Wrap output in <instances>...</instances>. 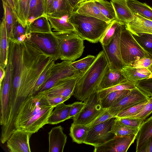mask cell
<instances>
[{"mask_svg":"<svg viewBox=\"0 0 152 152\" xmlns=\"http://www.w3.org/2000/svg\"><path fill=\"white\" fill-rule=\"evenodd\" d=\"M109 67L107 59L102 50L96 56L89 68L78 78L73 95L78 101L84 102L97 92L102 79Z\"/></svg>","mask_w":152,"mask_h":152,"instance_id":"cell-1","label":"cell"},{"mask_svg":"<svg viewBox=\"0 0 152 152\" xmlns=\"http://www.w3.org/2000/svg\"><path fill=\"white\" fill-rule=\"evenodd\" d=\"M67 20L73 25L75 32L84 40L92 43L99 41L111 22L73 12Z\"/></svg>","mask_w":152,"mask_h":152,"instance_id":"cell-2","label":"cell"},{"mask_svg":"<svg viewBox=\"0 0 152 152\" xmlns=\"http://www.w3.org/2000/svg\"><path fill=\"white\" fill-rule=\"evenodd\" d=\"M53 34L58 41L60 59L73 62L81 56L85 48L84 40L75 31Z\"/></svg>","mask_w":152,"mask_h":152,"instance_id":"cell-3","label":"cell"},{"mask_svg":"<svg viewBox=\"0 0 152 152\" xmlns=\"http://www.w3.org/2000/svg\"><path fill=\"white\" fill-rule=\"evenodd\" d=\"M120 45L122 59L125 65L129 66L136 61L144 57L152 58L126 29L125 24L121 34Z\"/></svg>","mask_w":152,"mask_h":152,"instance_id":"cell-4","label":"cell"},{"mask_svg":"<svg viewBox=\"0 0 152 152\" xmlns=\"http://www.w3.org/2000/svg\"><path fill=\"white\" fill-rule=\"evenodd\" d=\"M50 106L44 92L29 96L19 110L15 121V129L38 112Z\"/></svg>","mask_w":152,"mask_h":152,"instance_id":"cell-5","label":"cell"},{"mask_svg":"<svg viewBox=\"0 0 152 152\" xmlns=\"http://www.w3.org/2000/svg\"><path fill=\"white\" fill-rule=\"evenodd\" d=\"M85 105L81 112L73 117V123L88 124L100 116L107 109L102 108L97 92L84 102Z\"/></svg>","mask_w":152,"mask_h":152,"instance_id":"cell-6","label":"cell"},{"mask_svg":"<svg viewBox=\"0 0 152 152\" xmlns=\"http://www.w3.org/2000/svg\"><path fill=\"white\" fill-rule=\"evenodd\" d=\"M26 36V40L37 45L53 60L56 61L60 59L58 41L53 33H28Z\"/></svg>","mask_w":152,"mask_h":152,"instance_id":"cell-7","label":"cell"},{"mask_svg":"<svg viewBox=\"0 0 152 152\" xmlns=\"http://www.w3.org/2000/svg\"><path fill=\"white\" fill-rule=\"evenodd\" d=\"M5 71L4 77L0 83V124L1 128L6 125L9 115L10 92L12 82L11 63L9 58Z\"/></svg>","mask_w":152,"mask_h":152,"instance_id":"cell-8","label":"cell"},{"mask_svg":"<svg viewBox=\"0 0 152 152\" xmlns=\"http://www.w3.org/2000/svg\"><path fill=\"white\" fill-rule=\"evenodd\" d=\"M72 62L63 61L61 63L55 64L52 69L50 77L35 95L47 91L61 79L80 73L73 67Z\"/></svg>","mask_w":152,"mask_h":152,"instance_id":"cell-9","label":"cell"},{"mask_svg":"<svg viewBox=\"0 0 152 152\" xmlns=\"http://www.w3.org/2000/svg\"><path fill=\"white\" fill-rule=\"evenodd\" d=\"M115 117L90 127L84 143L94 147L101 145L115 135L110 132Z\"/></svg>","mask_w":152,"mask_h":152,"instance_id":"cell-10","label":"cell"},{"mask_svg":"<svg viewBox=\"0 0 152 152\" xmlns=\"http://www.w3.org/2000/svg\"><path fill=\"white\" fill-rule=\"evenodd\" d=\"M123 24L109 44L102 45L109 63L110 69L112 70L121 71L125 66L123 62L120 51V40Z\"/></svg>","mask_w":152,"mask_h":152,"instance_id":"cell-11","label":"cell"},{"mask_svg":"<svg viewBox=\"0 0 152 152\" xmlns=\"http://www.w3.org/2000/svg\"><path fill=\"white\" fill-rule=\"evenodd\" d=\"M149 98L147 95L136 86L121 99L108 109L110 113L115 117L116 115L120 112L148 100Z\"/></svg>","mask_w":152,"mask_h":152,"instance_id":"cell-12","label":"cell"},{"mask_svg":"<svg viewBox=\"0 0 152 152\" xmlns=\"http://www.w3.org/2000/svg\"><path fill=\"white\" fill-rule=\"evenodd\" d=\"M137 134L113 137L104 144L94 147V152H126L136 139Z\"/></svg>","mask_w":152,"mask_h":152,"instance_id":"cell-13","label":"cell"},{"mask_svg":"<svg viewBox=\"0 0 152 152\" xmlns=\"http://www.w3.org/2000/svg\"><path fill=\"white\" fill-rule=\"evenodd\" d=\"M33 134L21 129H16L7 141V147L10 152H30V138Z\"/></svg>","mask_w":152,"mask_h":152,"instance_id":"cell-14","label":"cell"},{"mask_svg":"<svg viewBox=\"0 0 152 152\" xmlns=\"http://www.w3.org/2000/svg\"><path fill=\"white\" fill-rule=\"evenodd\" d=\"M81 73L61 79L50 88L44 92L45 95L61 96L70 98L73 95L77 80Z\"/></svg>","mask_w":152,"mask_h":152,"instance_id":"cell-15","label":"cell"},{"mask_svg":"<svg viewBox=\"0 0 152 152\" xmlns=\"http://www.w3.org/2000/svg\"><path fill=\"white\" fill-rule=\"evenodd\" d=\"M55 107L50 106L40 110L20 125L17 129L33 134L37 132L48 124V118Z\"/></svg>","mask_w":152,"mask_h":152,"instance_id":"cell-16","label":"cell"},{"mask_svg":"<svg viewBox=\"0 0 152 152\" xmlns=\"http://www.w3.org/2000/svg\"><path fill=\"white\" fill-rule=\"evenodd\" d=\"M49 152H63L67 141V137L61 126L53 128L48 132Z\"/></svg>","mask_w":152,"mask_h":152,"instance_id":"cell-17","label":"cell"},{"mask_svg":"<svg viewBox=\"0 0 152 152\" xmlns=\"http://www.w3.org/2000/svg\"><path fill=\"white\" fill-rule=\"evenodd\" d=\"M126 29L132 34L137 35L142 33L152 34V21L134 13L132 21L125 24Z\"/></svg>","mask_w":152,"mask_h":152,"instance_id":"cell-18","label":"cell"},{"mask_svg":"<svg viewBox=\"0 0 152 152\" xmlns=\"http://www.w3.org/2000/svg\"><path fill=\"white\" fill-rule=\"evenodd\" d=\"M74 12L80 15L97 18L108 22H111L101 13L94 0H87L79 3L74 9Z\"/></svg>","mask_w":152,"mask_h":152,"instance_id":"cell-19","label":"cell"},{"mask_svg":"<svg viewBox=\"0 0 152 152\" xmlns=\"http://www.w3.org/2000/svg\"><path fill=\"white\" fill-rule=\"evenodd\" d=\"M110 2L118 21L125 24L133 20L134 13L128 5L127 0H111Z\"/></svg>","mask_w":152,"mask_h":152,"instance_id":"cell-20","label":"cell"},{"mask_svg":"<svg viewBox=\"0 0 152 152\" xmlns=\"http://www.w3.org/2000/svg\"><path fill=\"white\" fill-rule=\"evenodd\" d=\"M0 67L5 69L9 61L10 42L4 20L2 18L0 26Z\"/></svg>","mask_w":152,"mask_h":152,"instance_id":"cell-21","label":"cell"},{"mask_svg":"<svg viewBox=\"0 0 152 152\" xmlns=\"http://www.w3.org/2000/svg\"><path fill=\"white\" fill-rule=\"evenodd\" d=\"M152 137V116L141 124L137 135L136 152H140Z\"/></svg>","mask_w":152,"mask_h":152,"instance_id":"cell-22","label":"cell"},{"mask_svg":"<svg viewBox=\"0 0 152 152\" xmlns=\"http://www.w3.org/2000/svg\"><path fill=\"white\" fill-rule=\"evenodd\" d=\"M74 10L68 0H54L47 15L59 18L66 16L68 18L72 14Z\"/></svg>","mask_w":152,"mask_h":152,"instance_id":"cell-23","label":"cell"},{"mask_svg":"<svg viewBox=\"0 0 152 152\" xmlns=\"http://www.w3.org/2000/svg\"><path fill=\"white\" fill-rule=\"evenodd\" d=\"M126 80L121 71L112 70L109 67L102 79L98 91L113 86Z\"/></svg>","mask_w":152,"mask_h":152,"instance_id":"cell-24","label":"cell"},{"mask_svg":"<svg viewBox=\"0 0 152 152\" xmlns=\"http://www.w3.org/2000/svg\"><path fill=\"white\" fill-rule=\"evenodd\" d=\"M121 72L126 80L135 83L142 79L148 78L151 73L147 68H136L125 66Z\"/></svg>","mask_w":152,"mask_h":152,"instance_id":"cell-25","label":"cell"},{"mask_svg":"<svg viewBox=\"0 0 152 152\" xmlns=\"http://www.w3.org/2000/svg\"><path fill=\"white\" fill-rule=\"evenodd\" d=\"M69 110V104H66L63 102L56 105L48 118V124H57L70 119Z\"/></svg>","mask_w":152,"mask_h":152,"instance_id":"cell-26","label":"cell"},{"mask_svg":"<svg viewBox=\"0 0 152 152\" xmlns=\"http://www.w3.org/2000/svg\"><path fill=\"white\" fill-rule=\"evenodd\" d=\"M31 0H14L15 8L13 11L17 20L26 28Z\"/></svg>","mask_w":152,"mask_h":152,"instance_id":"cell-27","label":"cell"},{"mask_svg":"<svg viewBox=\"0 0 152 152\" xmlns=\"http://www.w3.org/2000/svg\"><path fill=\"white\" fill-rule=\"evenodd\" d=\"M4 10L2 19L5 21L9 41L13 39V32L17 19L11 7L5 0H1Z\"/></svg>","mask_w":152,"mask_h":152,"instance_id":"cell-28","label":"cell"},{"mask_svg":"<svg viewBox=\"0 0 152 152\" xmlns=\"http://www.w3.org/2000/svg\"><path fill=\"white\" fill-rule=\"evenodd\" d=\"M26 28L27 33H52L53 32L47 15L36 19L27 25Z\"/></svg>","mask_w":152,"mask_h":152,"instance_id":"cell-29","label":"cell"},{"mask_svg":"<svg viewBox=\"0 0 152 152\" xmlns=\"http://www.w3.org/2000/svg\"><path fill=\"white\" fill-rule=\"evenodd\" d=\"M90 128L88 124L72 123L69 135L73 141L77 144L84 143Z\"/></svg>","mask_w":152,"mask_h":152,"instance_id":"cell-30","label":"cell"},{"mask_svg":"<svg viewBox=\"0 0 152 152\" xmlns=\"http://www.w3.org/2000/svg\"><path fill=\"white\" fill-rule=\"evenodd\" d=\"M127 2L134 13L152 21V7L137 0H127Z\"/></svg>","mask_w":152,"mask_h":152,"instance_id":"cell-31","label":"cell"},{"mask_svg":"<svg viewBox=\"0 0 152 152\" xmlns=\"http://www.w3.org/2000/svg\"><path fill=\"white\" fill-rule=\"evenodd\" d=\"M47 16L53 31L60 33L75 31L73 25L67 20V18H59Z\"/></svg>","mask_w":152,"mask_h":152,"instance_id":"cell-32","label":"cell"},{"mask_svg":"<svg viewBox=\"0 0 152 152\" xmlns=\"http://www.w3.org/2000/svg\"><path fill=\"white\" fill-rule=\"evenodd\" d=\"M45 15L44 0H31L27 26L36 19Z\"/></svg>","mask_w":152,"mask_h":152,"instance_id":"cell-33","label":"cell"},{"mask_svg":"<svg viewBox=\"0 0 152 152\" xmlns=\"http://www.w3.org/2000/svg\"><path fill=\"white\" fill-rule=\"evenodd\" d=\"M130 90H125L111 92L103 98L100 99L102 108L108 109L113 104L116 103L126 95Z\"/></svg>","mask_w":152,"mask_h":152,"instance_id":"cell-34","label":"cell"},{"mask_svg":"<svg viewBox=\"0 0 152 152\" xmlns=\"http://www.w3.org/2000/svg\"><path fill=\"white\" fill-rule=\"evenodd\" d=\"M124 24L116 19L112 21L99 40L102 45H108Z\"/></svg>","mask_w":152,"mask_h":152,"instance_id":"cell-35","label":"cell"},{"mask_svg":"<svg viewBox=\"0 0 152 152\" xmlns=\"http://www.w3.org/2000/svg\"><path fill=\"white\" fill-rule=\"evenodd\" d=\"M139 129L123 124L115 117L110 132L115 136H124L132 134L137 135Z\"/></svg>","mask_w":152,"mask_h":152,"instance_id":"cell-36","label":"cell"},{"mask_svg":"<svg viewBox=\"0 0 152 152\" xmlns=\"http://www.w3.org/2000/svg\"><path fill=\"white\" fill-rule=\"evenodd\" d=\"M136 87L135 83L126 80L113 86L98 91L97 93L99 99H101L111 92L125 90H131Z\"/></svg>","mask_w":152,"mask_h":152,"instance_id":"cell-37","label":"cell"},{"mask_svg":"<svg viewBox=\"0 0 152 152\" xmlns=\"http://www.w3.org/2000/svg\"><path fill=\"white\" fill-rule=\"evenodd\" d=\"M101 13L111 22L116 19L115 11L112 3L106 0H94Z\"/></svg>","mask_w":152,"mask_h":152,"instance_id":"cell-38","label":"cell"},{"mask_svg":"<svg viewBox=\"0 0 152 152\" xmlns=\"http://www.w3.org/2000/svg\"><path fill=\"white\" fill-rule=\"evenodd\" d=\"M132 34L142 48L152 57V34L142 33L137 35Z\"/></svg>","mask_w":152,"mask_h":152,"instance_id":"cell-39","label":"cell"},{"mask_svg":"<svg viewBox=\"0 0 152 152\" xmlns=\"http://www.w3.org/2000/svg\"><path fill=\"white\" fill-rule=\"evenodd\" d=\"M148 100L149 99L143 101L128 109L120 112L116 115L115 117L129 118L136 115L143 109Z\"/></svg>","mask_w":152,"mask_h":152,"instance_id":"cell-40","label":"cell"},{"mask_svg":"<svg viewBox=\"0 0 152 152\" xmlns=\"http://www.w3.org/2000/svg\"><path fill=\"white\" fill-rule=\"evenodd\" d=\"M96 57L91 55H88L79 60L72 62L73 67L80 73H83L91 66L94 61Z\"/></svg>","mask_w":152,"mask_h":152,"instance_id":"cell-41","label":"cell"},{"mask_svg":"<svg viewBox=\"0 0 152 152\" xmlns=\"http://www.w3.org/2000/svg\"><path fill=\"white\" fill-rule=\"evenodd\" d=\"M55 61L54 60L51 61L41 75L35 86L33 92V95L35 94L40 87L50 77L52 69L55 64Z\"/></svg>","mask_w":152,"mask_h":152,"instance_id":"cell-42","label":"cell"},{"mask_svg":"<svg viewBox=\"0 0 152 152\" xmlns=\"http://www.w3.org/2000/svg\"><path fill=\"white\" fill-rule=\"evenodd\" d=\"M135 85L149 96H152V77L140 80L136 83Z\"/></svg>","mask_w":152,"mask_h":152,"instance_id":"cell-43","label":"cell"},{"mask_svg":"<svg viewBox=\"0 0 152 152\" xmlns=\"http://www.w3.org/2000/svg\"><path fill=\"white\" fill-rule=\"evenodd\" d=\"M152 113V96L149 97V100L141 111L137 114L129 117L137 118L143 121Z\"/></svg>","mask_w":152,"mask_h":152,"instance_id":"cell-44","label":"cell"},{"mask_svg":"<svg viewBox=\"0 0 152 152\" xmlns=\"http://www.w3.org/2000/svg\"><path fill=\"white\" fill-rule=\"evenodd\" d=\"M122 124L132 128H139L143 122L141 119L131 118H118L116 117Z\"/></svg>","mask_w":152,"mask_h":152,"instance_id":"cell-45","label":"cell"},{"mask_svg":"<svg viewBox=\"0 0 152 152\" xmlns=\"http://www.w3.org/2000/svg\"><path fill=\"white\" fill-rule=\"evenodd\" d=\"M69 118H71L79 113L85 105L83 102H77L69 104Z\"/></svg>","mask_w":152,"mask_h":152,"instance_id":"cell-46","label":"cell"},{"mask_svg":"<svg viewBox=\"0 0 152 152\" xmlns=\"http://www.w3.org/2000/svg\"><path fill=\"white\" fill-rule=\"evenodd\" d=\"M152 62V58L144 57L136 60L129 66L136 68H147Z\"/></svg>","mask_w":152,"mask_h":152,"instance_id":"cell-47","label":"cell"},{"mask_svg":"<svg viewBox=\"0 0 152 152\" xmlns=\"http://www.w3.org/2000/svg\"><path fill=\"white\" fill-rule=\"evenodd\" d=\"M115 117L109 112L108 109L97 118L92 122L88 124L91 127L97 124L104 122L109 119Z\"/></svg>","mask_w":152,"mask_h":152,"instance_id":"cell-48","label":"cell"},{"mask_svg":"<svg viewBox=\"0 0 152 152\" xmlns=\"http://www.w3.org/2000/svg\"><path fill=\"white\" fill-rule=\"evenodd\" d=\"M27 33V28L17 20L13 32V37L12 39H16L20 36L25 34ZM12 40V39H11Z\"/></svg>","mask_w":152,"mask_h":152,"instance_id":"cell-49","label":"cell"},{"mask_svg":"<svg viewBox=\"0 0 152 152\" xmlns=\"http://www.w3.org/2000/svg\"><path fill=\"white\" fill-rule=\"evenodd\" d=\"M46 97L50 105L55 107L58 104L64 102L69 99V98L61 96H46Z\"/></svg>","mask_w":152,"mask_h":152,"instance_id":"cell-50","label":"cell"},{"mask_svg":"<svg viewBox=\"0 0 152 152\" xmlns=\"http://www.w3.org/2000/svg\"><path fill=\"white\" fill-rule=\"evenodd\" d=\"M140 152H152V137L148 140Z\"/></svg>","mask_w":152,"mask_h":152,"instance_id":"cell-51","label":"cell"},{"mask_svg":"<svg viewBox=\"0 0 152 152\" xmlns=\"http://www.w3.org/2000/svg\"><path fill=\"white\" fill-rule=\"evenodd\" d=\"M45 13L47 15L49 13L54 0H44Z\"/></svg>","mask_w":152,"mask_h":152,"instance_id":"cell-52","label":"cell"},{"mask_svg":"<svg viewBox=\"0 0 152 152\" xmlns=\"http://www.w3.org/2000/svg\"><path fill=\"white\" fill-rule=\"evenodd\" d=\"M26 39V34H23L20 36L18 37L17 39H12L11 40V41H12L19 43H22Z\"/></svg>","mask_w":152,"mask_h":152,"instance_id":"cell-53","label":"cell"},{"mask_svg":"<svg viewBox=\"0 0 152 152\" xmlns=\"http://www.w3.org/2000/svg\"><path fill=\"white\" fill-rule=\"evenodd\" d=\"M68 1L74 9L79 3V0H68Z\"/></svg>","mask_w":152,"mask_h":152,"instance_id":"cell-54","label":"cell"},{"mask_svg":"<svg viewBox=\"0 0 152 152\" xmlns=\"http://www.w3.org/2000/svg\"><path fill=\"white\" fill-rule=\"evenodd\" d=\"M5 74V69L0 67V83H1L3 80Z\"/></svg>","mask_w":152,"mask_h":152,"instance_id":"cell-55","label":"cell"},{"mask_svg":"<svg viewBox=\"0 0 152 152\" xmlns=\"http://www.w3.org/2000/svg\"><path fill=\"white\" fill-rule=\"evenodd\" d=\"M9 5L11 7L13 11L15 8L14 0H5Z\"/></svg>","mask_w":152,"mask_h":152,"instance_id":"cell-56","label":"cell"},{"mask_svg":"<svg viewBox=\"0 0 152 152\" xmlns=\"http://www.w3.org/2000/svg\"><path fill=\"white\" fill-rule=\"evenodd\" d=\"M148 69L151 73L149 78L152 77V62L150 65L148 67Z\"/></svg>","mask_w":152,"mask_h":152,"instance_id":"cell-57","label":"cell"},{"mask_svg":"<svg viewBox=\"0 0 152 152\" xmlns=\"http://www.w3.org/2000/svg\"><path fill=\"white\" fill-rule=\"evenodd\" d=\"M87 0H79V3Z\"/></svg>","mask_w":152,"mask_h":152,"instance_id":"cell-58","label":"cell"},{"mask_svg":"<svg viewBox=\"0 0 152 152\" xmlns=\"http://www.w3.org/2000/svg\"></svg>","mask_w":152,"mask_h":152,"instance_id":"cell-59","label":"cell"}]
</instances>
